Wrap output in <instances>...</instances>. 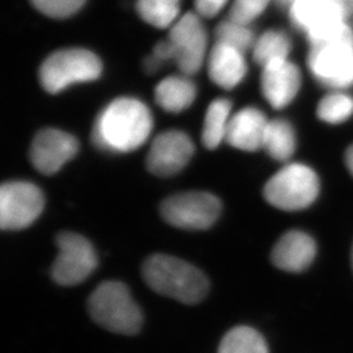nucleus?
Instances as JSON below:
<instances>
[{
    "label": "nucleus",
    "mask_w": 353,
    "mask_h": 353,
    "mask_svg": "<svg viewBox=\"0 0 353 353\" xmlns=\"http://www.w3.org/2000/svg\"><path fill=\"white\" fill-rule=\"evenodd\" d=\"M153 130L150 108L134 97H119L97 115L92 141L101 151L130 153L140 148Z\"/></svg>",
    "instance_id": "nucleus-1"
},
{
    "label": "nucleus",
    "mask_w": 353,
    "mask_h": 353,
    "mask_svg": "<svg viewBox=\"0 0 353 353\" xmlns=\"http://www.w3.org/2000/svg\"><path fill=\"white\" fill-rule=\"evenodd\" d=\"M143 278L156 293L188 305L203 301L210 290L199 268L168 254L151 255L143 265Z\"/></svg>",
    "instance_id": "nucleus-2"
},
{
    "label": "nucleus",
    "mask_w": 353,
    "mask_h": 353,
    "mask_svg": "<svg viewBox=\"0 0 353 353\" xmlns=\"http://www.w3.org/2000/svg\"><path fill=\"white\" fill-rule=\"evenodd\" d=\"M288 12L290 23L305 33L310 46L338 39L353 30L347 0H294Z\"/></svg>",
    "instance_id": "nucleus-3"
},
{
    "label": "nucleus",
    "mask_w": 353,
    "mask_h": 353,
    "mask_svg": "<svg viewBox=\"0 0 353 353\" xmlns=\"http://www.w3.org/2000/svg\"><path fill=\"white\" fill-rule=\"evenodd\" d=\"M89 314L105 330L121 335H135L143 314L128 287L119 281H105L90 294Z\"/></svg>",
    "instance_id": "nucleus-4"
},
{
    "label": "nucleus",
    "mask_w": 353,
    "mask_h": 353,
    "mask_svg": "<svg viewBox=\"0 0 353 353\" xmlns=\"http://www.w3.org/2000/svg\"><path fill=\"white\" fill-rule=\"evenodd\" d=\"M102 74L100 58L85 49L55 51L39 68V83L51 94L72 84L97 80Z\"/></svg>",
    "instance_id": "nucleus-5"
},
{
    "label": "nucleus",
    "mask_w": 353,
    "mask_h": 353,
    "mask_svg": "<svg viewBox=\"0 0 353 353\" xmlns=\"http://www.w3.org/2000/svg\"><path fill=\"white\" fill-rule=\"evenodd\" d=\"M263 194L265 201L279 210L300 211L316 201L319 179L306 165H285L267 181Z\"/></svg>",
    "instance_id": "nucleus-6"
},
{
    "label": "nucleus",
    "mask_w": 353,
    "mask_h": 353,
    "mask_svg": "<svg viewBox=\"0 0 353 353\" xmlns=\"http://www.w3.org/2000/svg\"><path fill=\"white\" fill-rule=\"evenodd\" d=\"M307 67L316 81L330 89L353 85V30L345 36L312 46Z\"/></svg>",
    "instance_id": "nucleus-7"
},
{
    "label": "nucleus",
    "mask_w": 353,
    "mask_h": 353,
    "mask_svg": "<svg viewBox=\"0 0 353 353\" xmlns=\"http://www.w3.org/2000/svg\"><path fill=\"white\" fill-rule=\"evenodd\" d=\"M160 212L168 224L185 230H204L212 227L221 214V202L205 191L181 192L166 198Z\"/></svg>",
    "instance_id": "nucleus-8"
},
{
    "label": "nucleus",
    "mask_w": 353,
    "mask_h": 353,
    "mask_svg": "<svg viewBox=\"0 0 353 353\" xmlns=\"http://www.w3.org/2000/svg\"><path fill=\"white\" fill-rule=\"evenodd\" d=\"M45 196L37 185L28 181H11L0 189V227L21 230L30 227L42 214Z\"/></svg>",
    "instance_id": "nucleus-9"
},
{
    "label": "nucleus",
    "mask_w": 353,
    "mask_h": 353,
    "mask_svg": "<svg viewBox=\"0 0 353 353\" xmlns=\"http://www.w3.org/2000/svg\"><path fill=\"white\" fill-rule=\"evenodd\" d=\"M58 256L52 265V279L61 285H77L97 267V254L84 236L63 232L57 239Z\"/></svg>",
    "instance_id": "nucleus-10"
},
{
    "label": "nucleus",
    "mask_w": 353,
    "mask_h": 353,
    "mask_svg": "<svg viewBox=\"0 0 353 353\" xmlns=\"http://www.w3.org/2000/svg\"><path fill=\"white\" fill-rule=\"evenodd\" d=\"M174 62L183 75H195L202 68L207 54V32L198 13H186L170 28Z\"/></svg>",
    "instance_id": "nucleus-11"
},
{
    "label": "nucleus",
    "mask_w": 353,
    "mask_h": 353,
    "mask_svg": "<svg viewBox=\"0 0 353 353\" xmlns=\"http://www.w3.org/2000/svg\"><path fill=\"white\" fill-rule=\"evenodd\" d=\"M195 153L194 141L181 130H168L152 141L147 154V168L157 176L181 173Z\"/></svg>",
    "instance_id": "nucleus-12"
},
{
    "label": "nucleus",
    "mask_w": 353,
    "mask_h": 353,
    "mask_svg": "<svg viewBox=\"0 0 353 353\" xmlns=\"http://www.w3.org/2000/svg\"><path fill=\"white\" fill-rule=\"evenodd\" d=\"M79 152V140L58 130L43 128L34 137L30 147V161L39 173L52 176L71 161Z\"/></svg>",
    "instance_id": "nucleus-13"
},
{
    "label": "nucleus",
    "mask_w": 353,
    "mask_h": 353,
    "mask_svg": "<svg viewBox=\"0 0 353 353\" xmlns=\"http://www.w3.org/2000/svg\"><path fill=\"white\" fill-rule=\"evenodd\" d=\"M261 84L267 102L275 109H283L296 99L303 76L297 64L285 59L263 67Z\"/></svg>",
    "instance_id": "nucleus-14"
},
{
    "label": "nucleus",
    "mask_w": 353,
    "mask_h": 353,
    "mask_svg": "<svg viewBox=\"0 0 353 353\" xmlns=\"http://www.w3.org/2000/svg\"><path fill=\"white\" fill-rule=\"evenodd\" d=\"M268 122L265 114L258 108H243L232 115L225 141L240 151H259L263 148Z\"/></svg>",
    "instance_id": "nucleus-15"
},
{
    "label": "nucleus",
    "mask_w": 353,
    "mask_h": 353,
    "mask_svg": "<svg viewBox=\"0 0 353 353\" xmlns=\"http://www.w3.org/2000/svg\"><path fill=\"white\" fill-rule=\"evenodd\" d=\"M314 240L301 230H290L283 234L272 250V262L280 270L301 272L316 258Z\"/></svg>",
    "instance_id": "nucleus-16"
},
{
    "label": "nucleus",
    "mask_w": 353,
    "mask_h": 353,
    "mask_svg": "<svg viewBox=\"0 0 353 353\" xmlns=\"http://www.w3.org/2000/svg\"><path fill=\"white\" fill-rule=\"evenodd\" d=\"M248 74L245 52L216 42L208 55V75L216 85L236 88Z\"/></svg>",
    "instance_id": "nucleus-17"
},
{
    "label": "nucleus",
    "mask_w": 353,
    "mask_h": 353,
    "mask_svg": "<svg viewBox=\"0 0 353 353\" xmlns=\"http://www.w3.org/2000/svg\"><path fill=\"white\" fill-rule=\"evenodd\" d=\"M196 93V85L190 76H168L154 89V100L168 113H182L195 101Z\"/></svg>",
    "instance_id": "nucleus-18"
},
{
    "label": "nucleus",
    "mask_w": 353,
    "mask_h": 353,
    "mask_svg": "<svg viewBox=\"0 0 353 353\" xmlns=\"http://www.w3.org/2000/svg\"><path fill=\"white\" fill-rule=\"evenodd\" d=\"M232 115V102L227 99H216L210 103L203 123L202 141L205 148L216 150L225 141Z\"/></svg>",
    "instance_id": "nucleus-19"
},
{
    "label": "nucleus",
    "mask_w": 353,
    "mask_h": 353,
    "mask_svg": "<svg viewBox=\"0 0 353 353\" xmlns=\"http://www.w3.org/2000/svg\"><path fill=\"white\" fill-rule=\"evenodd\" d=\"M292 41L283 30H267L255 39L252 46V58L262 68L268 64L290 59Z\"/></svg>",
    "instance_id": "nucleus-20"
},
{
    "label": "nucleus",
    "mask_w": 353,
    "mask_h": 353,
    "mask_svg": "<svg viewBox=\"0 0 353 353\" xmlns=\"http://www.w3.org/2000/svg\"><path fill=\"white\" fill-rule=\"evenodd\" d=\"M263 150L278 161H287L296 151V134L285 119H272L265 130Z\"/></svg>",
    "instance_id": "nucleus-21"
},
{
    "label": "nucleus",
    "mask_w": 353,
    "mask_h": 353,
    "mask_svg": "<svg viewBox=\"0 0 353 353\" xmlns=\"http://www.w3.org/2000/svg\"><path fill=\"white\" fill-rule=\"evenodd\" d=\"M137 11L150 26L159 29L172 28L179 19L181 0H138Z\"/></svg>",
    "instance_id": "nucleus-22"
},
{
    "label": "nucleus",
    "mask_w": 353,
    "mask_h": 353,
    "mask_svg": "<svg viewBox=\"0 0 353 353\" xmlns=\"http://www.w3.org/2000/svg\"><path fill=\"white\" fill-rule=\"evenodd\" d=\"M219 353H268L265 338L252 327L239 326L228 331Z\"/></svg>",
    "instance_id": "nucleus-23"
},
{
    "label": "nucleus",
    "mask_w": 353,
    "mask_h": 353,
    "mask_svg": "<svg viewBox=\"0 0 353 353\" xmlns=\"http://www.w3.org/2000/svg\"><path fill=\"white\" fill-rule=\"evenodd\" d=\"M353 114V97L343 92L326 94L316 108V115L321 121L338 125L348 121Z\"/></svg>",
    "instance_id": "nucleus-24"
},
{
    "label": "nucleus",
    "mask_w": 353,
    "mask_h": 353,
    "mask_svg": "<svg viewBox=\"0 0 353 353\" xmlns=\"http://www.w3.org/2000/svg\"><path fill=\"white\" fill-rule=\"evenodd\" d=\"M216 42L232 46L246 52L255 43L254 33L249 26L239 24L230 19L220 23L216 28Z\"/></svg>",
    "instance_id": "nucleus-25"
},
{
    "label": "nucleus",
    "mask_w": 353,
    "mask_h": 353,
    "mask_svg": "<svg viewBox=\"0 0 353 353\" xmlns=\"http://www.w3.org/2000/svg\"><path fill=\"white\" fill-rule=\"evenodd\" d=\"M271 1L272 0H234L229 11V19L249 26L265 12Z\"/></svg>",
    "instance_id": "nucleus-26"
},
{
    "label": "nucleus",
    "mask_w": 353,
    "mask_h": 353,
    "mask_svg": "<svg viewBox=\"0 0 353 353\" xmlns=\"http://www.w3.org/2000/svg\"><path fill=\"white\" fill-rule=\"evenodd\" d=\"M87 0H30L39 12L52 19H67L79 12Z\"/></svg>",
    "instance_id": "nucleus-27"
},
{
    "label": "nucleus",
    "mask_w": 353,
    "mask_h": 353,
    "mask_svg": "<svg viewBox=\"0 0 353 353\" xmlns=\"http://www.w3.org/2000/svg\"><path fill=\"white\" fill-rule=\"evenodd\" d=\"M229 0H194L195 11L203 17H214L228 4Z\"/></svg>",
    "instance_id": "nucleus-28"
},
{
    "label": "nucleus",
    "mask_w": 353,
    "mask_h": 353,
    "mask_svg": "<svg viewBox=\"0 0 353 353\" xmlns=\"http://www.w3.org/2000/svg\"><path fill=\"white\" fill-rule=\"evenodd\" d=\"M153 55H156L163 63L169 61V59H174V52H173V48L170 45V42L166 39V41H161L159 42L154 49H153Z\"/></svg>",
    "instance_id": "nucleus-29"
},
{
    "label": "nucleus",
    "mask_w": 353,
    "mask_h": 353,
    "mask_svg": "<svg viewBox=\"0 0 353 353\" xmlns=\"http://www.w3.org/2000/svg\"><path fill=\"white\" fill-rule=\"evenodd\" d=\"M161 64H163V62H161L156 55L152 54V55L145 58V61H144V68H145V71H147L148 74H154V72H157V71L160 70Z\"/></svg>",
    "instance_id": "nucleus-30"
},
{
    "label": "nucleus",
    "mask_w": 353,
    "mask_h": 353,
    "mask_svg": "<svg viewBox=\"0 0 353 353\" xmlns=\"http://www.w3.org/2000/svg\"><path fill=\"white\" fill-rule=\"evenodd\" d=\"M345 165L353 174V144L345 152Z\"/></svg>",
    "instance_id": "nucleus-31"
},
{
    "label": "nucleus",
    "mask_w": 353,
    "mask_h": 353,
    "mask_svg": "<svg viewBox=\"0 0 353 353\" xmlns=\"http://www.w3.org/2000/svg\"><path fill=\"white\" fill-rule=\"evenodd\" d=\"M279 4H281V6H284V7H290V3H293L294 0H278Z\"/></svg>",
    "instance_id": "nucleus-32"
},
{
    "label": "nucleus",
    "mask_w": 353,
    "mask_h": 353,
    "mask_svg": "<svg viewBox=\"0 0 353 353\" xmlns=\"http://www.w3.org/2000/svg\"><path fill=\"white\" fill-rule=\"evenodd\" d=\"M347 4L350 7V10H351V13H353V0H347Z\"/></svg>",
    "instance_id": "nucleus-33"
},
{
    "label": "nucleus",
    "mask_w": 353,
    "mask_h": 353,
    "mask_svg": "<svg viewBox=\"0 0 353 353\" xmlns=\"http://www.w3.org/2000/svg\"><path fill=\"white\" fill-rule=\"evenodd\" d=\"M352 263H353V250H352Z\"/></svg>",
    "instance_id": "nucleus-34"
}]
</instances>
